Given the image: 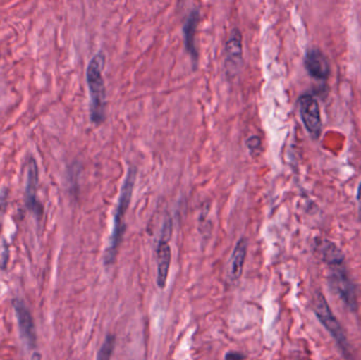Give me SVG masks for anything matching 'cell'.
<instances>
[{
	"instance_id": "7c38bea8",
	"label": "cell",
	"mask_w": 361,
	"mask_h": 360,
	"mask_svg": "<svg viewBox=\"0 0 361 360\" xmlns=\"http://www.w3.org/2000/svg\"><path fill=\"white\" fill-rule=\"evenodd\" d=\"M200 14L199 11L193 10L192 12L187 17L185 21L183 32H184L185 46L187 51L192 57L193 61H197V52L195 44V32H197V23H199Z\"/></svg>"
},
{
	"instance_id": "8992f818",
	"label": "cell",
	"mask_w": 361,
	"mask_h": 360,
	"mask_svg": "<svg viewBox=\"0 0 361 360\" xmlns=\"http://www.w3.org/2000/svg\"><path fill=\"white\" fill-rule=\"evenodd\" d=\"M171 232H173V223H171V219H167L164 228H163L158 247V277H157V283H158L160 289H164L166 287L169 268H171V249L169 241L171 239Z\"/></svg>"
},
{
	"instance_id": "277c9868",
	"label": "cell",
	"mask_w": 361,
	"mask_h": 360,
	"mask_svg": "<svg viewBox=\"0 0 361 360\" xmlns=\"http://www.w3.org/2000/svg\"><path fill=\"white\" fill-rule=\"evenodd\" d=\"M316 316L318 321L322 323L326 331L334 338L339 348L341 349L345 354H349V342H348L347 335L345 330L341 327L338 319L333 314L330 306L326 302V298L322 294L316 295L315 306H314Z\"/></svg>"
},
{
	"instance_id": "3957f363",
	"label": "cell",
	"mask_w": 361,
	"mask_h": 360,
	"mask_svg": "<svg viewBox=\"0 0 361 360\" xmlns=\"http://www.w3.org/2000/svg\"><path fill=\"white\" fill-rule=\"evenodd\" d=\"M328 279L331 290L343 300V304L351 311L357 310V291L345 264L330 268Z\"/></svg>"
},
{
	"instance_id": "30bf717a",
	"label": "cell",
	"mask_w": 361,
	"mask_h": 360,
	"mask_svg": "<svg viewBox=\"0 0 361 360\" xmlns=\"http://www.w3.org/2000/svg\"><path fill=\"white\" fill-rule=\"evenodd\" d=\"M305 66L310 75L316 80H326L330 75L328 58L319 49L313 48L307 51L305 57Z\"/></svg>"
},
{
	"instance_id": "ba28073f",
	"label": "cell",
	"mask_w": 361,
	"mask_h": 360,
	"mask_svg": "<svg viewBox=\"0 0 361 360\" xmlns=\"http://www.w3.org/2000/svg\"><path fill=\"white\" fill-rule=\"evenodd\" d=\"M13 306H14L15 314H16L17 323H18L21 338L29 348H35V325H34L33 317H32L29 309L27 308L25 302L20 299H15L13 302Z\"/></svg>"
},
{
	"instance_id": "7a4b0ae2",
	"label": "cell",
	"mask_w": 361,
	"mask_h": 360,
	"mask_svg": "<svg viewBox=\"0 0 361 360\" xmlns=\"http://www.w3.org/2000/svg\"><path fill=\"white\" fill-rule=\"evenodd\" d=\"M135 179H137V169H129L126 179H125L124 184H123L122 190H121L118 207H116V215H114V232H112L109 247L106 251V266L114 263L116 254H118V247H120L123 235H124L125 215H126L127 209H128L129 204H130Z\"/></svg>"
},
{
	"instance_id": "ac0fdd59",
	"label": "cell",
	"mask_w": 361,
	"mask_h": 360,
	"mask_svg": "<svg viewBox=\"0 0 361 360\" xmlns=\"http://www.w3.org/2000/svg\"><path fill=\"white\" fill-rule=\"evenodd\" d=\"M357 201H358V204H360V209L361 211V182H360V186H358Z\"/></svg>"
},
{
	"instance_id": "4fadbf2b",
	"label": "cell",
	"mask_w": 361,
	"mask_h": 360,
	"mask_svg": "<svg viewBox=\"0 0 361 360\" xmlns=\"http://www.w3.org/2000/svg\"><path fill=\"white\" fill-rule=\"evenodd\" d=\"M246 255H247V241L242 238L238 241L231 255V277L233 280L241 278Z\"/></svg>"
},
{
	"instance_id": "9c48e42d",
	"label": "cell",
	"mask_w": 361,
	"mask_h": 360,
	"mask_svg": "<svg viewBox=\"0 0 361 360\" xmlns=\"http://www.w3.org/2000/svg\"><path fill=\"white\" fill-rule=\"evenodd\" d=\"M313 249L316 255L322 261L328 264L329 268L343 266L345 263V257L341 249L328 239L316 238L314 240Z\"/></svg>"
},
{
	"instance_id": "5b68a950",
	"label": "cell",
	"mask_w": 361,
	"mask_h": 360,
	"mask_svg": "<svg viewBox=\"0 0 361 360\" xmlns=\"http://www.w3.org/2000/svg\"><path fill=\"white\" fill-rule=\"evenodd\" d=\"M301 120L311 137L318 139L322 133V114L319 104L312 94H305L299 99Z\"/></svg>"
},
{
	"instance_id": "9a60e30c",
	"label": "cell",
	"mask_w": 361,
	"mask_h": 360,
	"mask_svg": "<svg viewBox=\"0 0 361 360\" xmlns=\"http://www.w3.org/2000/svg\"><path fill=\"white\" fill-rule=\"evenodd\" d=\"M8 261V247L4 239H0V268L4 270Z\"/></svg>"
},
{
	"instance_id": "52a82bcc",
	"label": "cell",
	"mask_w": 361,
	"mask_h": 360,
	"mask_svg": "<svg viewBox=\"0 0 361 360\" xmlns=\"http://www.w3.org/2000/svg\"><path fill=\"white\" fill-rule=\"evenodd\" d=\"M25 206L37 218L42 216V206L37 198L38 182H39V170L34 159H30L27 165L25 175Z\"/></svg>"
},
{
	"instance_id": "e0dca14e",
	"label": "cell",
	"mask_w": 361,
	"mask_h": 360,
	"mask_svg": "<svg viewBox=\"0 0 361 360\" xmlns=\"http://www.w3.org/2000/svg\"><path fill=\"white\" fill-rule=\"evenodd\" d=\"M226 360H243V356L240 353L231 352L226 355Z\"/></svg>"
},
{
	"instance_id": "2e32d148",
	"label": "cell",
	"mask_w": 361,
	"mask_h": 360,
	"mask_svg": "<svg viewBox=\"0 0 361 360\" xmlns=\"http://www.w3.org/2000/svg\"><path fill=\"white\" fill-rule=\"evenodd\" d=\"M261 141L258 137H252L247 139V147L250 148V150H256L257 148L260 147Z\"/></svg>"
},
{
	"instance_id": "d6986e66",
	"label": "cell",
	"mask_w": 361,
	"mask_h": 360,
	"mask_svg": "<svg viewBox=\"0 0 361 360\" xmlns=\"http://www.w3.org/2000/svg\"><path fill=\"white\" fill-rule=\"evenodd\" d=\"M30 360H42V355L38 352L33 353Z\"/></svg>"
},
{
	"instance_id": "6da1fadb",
	"label": "cell",
	"mask_w": 361,
	"mask_h": 360,
	"mask_svg": "<svg viewBox=\"0 0 361 360\" xmlns=\"http://www.w3.org/2000/svg\"><path fill=\"white\" fill-rule=\"evenodd\" d=\"M105 56L103 52L93 56L87 67V84L90 93L91 122L99 125L105 120L106 88L103 78Z\"/></svg>"
},
{
	"instance_id": "5bb4252c",
	"label": "cell",
	"mask_w": 361,
	"mask_h": 360,
	"mask_svg": "<svg viewBox=\"0 0 361 360\" xmlns=\"http://www.w3.org/2000/svg\"><path fill=\"white\" fill-rule=\"evenodd\" d=\"M114 345H116V337L114 335H108L103 346L99 349L97 360H111Z\"/></svg>"
},
{
	"instance_id": "8fae6325",
	"label": "cell",
	"mask_w": 361,
	"mask_h": 360,
	"mask_svg": "<svg viewBox=\"0 0 361 360\" xmlns=\"http://www.w3.org/2000/svg\"><path fill=\"white\" fill-rule=\"evenodd\" d=\"M242 34L238 29H233L226 44V67L233 73L242 63Z\"/></svg>"
}]
</instances>
